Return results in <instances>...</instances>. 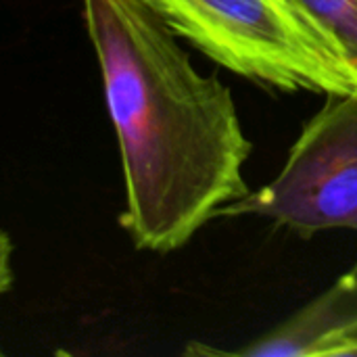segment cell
<instances>
[{"instance_id":"obj_1","label":"cell","mask_w":357,"mask_h":357,"mask_svg":"<svg viewBox=\"0 0 357 357\" xmlns=\"http://www.w3.org/2000/svg\"><path fill=\"white\" fill-rule=\"evenodd\" d=\"M123 167L119 222L140 251L172 253L251 190L234 96L201 75L142 0H82Z\"/></svg>"},{"instance_id":"obj_6","label":"cell","mask_w":357,"mask_h":357,"mask_svg":"<svg viewBox=\"0 0 357 357\" xmlns=\"http://www.w3.org/2000/svg\"><path fill=\"white\" fill-rule=\"evenodd\" d=\"M335 356L357 357V339L349 341V343H345V345H341V347L337 349V354H335Z\"/></svg>"},{"instance_id":"obj_4","label":"cell","mask_w":357,"mask_h":357,"mask_svg":"<svg viewBox=\"0 0 357 357\" xmlns=\"http://www.w3.org/2000/svg\"><path fill=\"white\" fill-rule=\"evenodd\" d=\"M357 339V261L331 289L295 312L268 335L230 351L245 357L335 356Z\"/></svg>"},{"instance_id":"obj_2","label":"cell","mask_w":357,"mask_h":357,"mask_svg":"<svg viewBox=\"0 0 357 357\" xmlns=\"http://www.w3.org/2000/svg\"><path fill=\"white\" fill-rule=\"evenodd\" d=\"M232 73L280 92L351 94L357 69L282 0H142Z\"/></svg>"},{"instance_id":"obj_5","label":"cell","mask_w":357,"mask_h":357,"mask_svg":"<svg viewBox=\"0 0 357 357\" xmlns=\"http://www.w3.org/2000/svg\"><path fill=\"white\" fill-rule=\"evenodd\" d=\"M357 69V0H282Z\"/></svg>"},{"instance_id":"obj_3","label":"cell","mask_w":357,"mask_h":357,"mask_svg":"<svg viewBox=\"0 0 357 357\" xmlns=\"http://www.w3.org/2000/svg\"><path fill=\"white\" fill-rule=\"evenodd\" d=\"M257 215L301 238L324 230L357 232V92L328 94L305 121L280 174L224 205L215 218Z\"/></svg>"}]
</instances>
